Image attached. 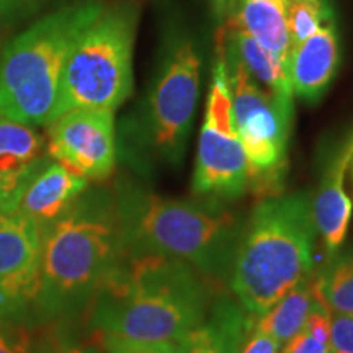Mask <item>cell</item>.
I'll return each mask as SVG.
<instances>
[{"mask_svg": "<svg viewBox=\"0 0 353 353\" xmlns=\"http://www.w3.org/2000/svg\"><path fill=\"white\" fill-rule=\"evenodd\" d=\"M221 44L228 48L242 65L247 69V72L262 85L265 90H268L280 105L285 113L290 117L294 114L293 107V88H291L290 77L286 69L281 65L272 52H268L262 44H259L255 39L242 32L239 28L232 26H224Z\"/></svg>", "mask_w": 353, "mask_h": 353, "instance_id": "ac0fdd59", "label": "cell"}, {"mask_svg": "<svg viewBox=\"0 0 353 353\" xmlns=\"http://www.w3.org/2000/svg\"><path fill=\"white\" fill-rule=\"evenodd\" d=\"M290 44L301 43L321 26L335 21L332 0H283Z\"/></svg>", "mask_w": 353, "mask_h": 353, "instance_id": "44dd1931", "label": "cell"}, {"mask_svg": "<svg viewBox=\"0 0 353 353\" xmlns=\"http://www.w3.org/2000/svg\"><path fill=\"white\" fill-rule=\"evenodd\" d=\"M43 229L20 211L0 213V322L20 324L41 281Z\"/></svg>", "mask_w": 353, "mask_h": 353, "instance_id": "8fae6325", "label": "cell"}, {"mask_svg": "<svg viewBox=\"0 0 353 353\" xmlns=\"http://www.w3.org/2000/svg\"><path fill=\"white\" fill-rule=\"evenodd\" d=\"M319 298L317 276L312 278L309 275L262 316H255V325L272 335L280 345H285L293 335L299 332Z\"/></svg>", "mask_w": 353, "mask_h": 353, "instance_id": "d6986e66", "label": "cell"}, {"mask_svg": "<svg viewBox=\"0 0 353 353\" xmlns=\"http://www.w3.org/2000/svg\"><path fill=\"white\" fill-rule=\"evenodd\" d=\"M317 286L330 312L353 314V250L334 255L317 276Z\"/></svg>", "mask_w": 353, "mask_h": 353, "instance_id": "ffe728a7", "label": "cell"}, {"mask_svg": "<svg viewBox=\"0 0 353 353\" xmlns=\"http://www.w3.org/2000/svg\"><path fill=\"white\" fill-rule=\"evenodd\" d=\"M88 188V180L46 159L21 193L17 211L41 228L61 218Z\"/></svg>", "mask_w": 353, "mask_h": 353, "instance_id": "9a60e30c", "label": "cell"}, {"mask_svg": "<svg viewBox=\"0 0 353 353\" xmlns=\"http://www.w3.org/2000/svg\"><path fill=\"white\" fill-rule=\"evenodd\" d=\"M41 353H103V350L88 343L68 341L64 337H51L43 347Z\"/></svg>", "mask_w": 353, "mask_h": 353, "instance_id": "4316f807", "label": "cell"}, {"mask_svg": "<svg viewBox=\"0 0 353 353\" xmlns=\"http://www.w3.org/2000/svg\"><path fill=\"white\" fill-rule=\"evenodd\" d=\"M232 2L234 0H211V3H213V8H214V13L219 17V19L221 17H226V13Z\"/></svg>", "mask_w": 353, "mask_h": 353, "instance_id": "83f0119b", "label": "cell"}, {"mask_svg": "<svg viewBox=\"0 0 353 353\" xmlns=\"http://www.w3.org/2000/svg\"><path fill=\"white\" fill-rule=\"evenodd\" d=\"M249 179V162L232 123L226 64L219 54L206 101L192 190L201 200L226 203L244 195Z\"/></svg>", "mask_w": 353, "mask_h": 353, "instance_id": "9c48e42d", "label": "cell"}, {"mask_svg": "<svg viewBox=\"0 0 353 353\" xmlns=\"http://www.w3.org/2000/svg\"><path fill=\"white\" fill-rule=\"evenodd\" d=\"M224 19L228 26L242 30L262 44L288 72L291 44L283 0H234Z\"/></svg>", "mask_w": 353, "mask_h": 353, "instance_id": "2e32d148", "label": "cell"}, {"mask_svg": "<svg viewBox=\"0 0 353 353\" xmlns=\"http://www.w3.org/2000/svg\"><path fill=\"white\" fill-rule=\"evenodd\" d=\"M353 162V130L334 141L312 196V218L329 259L341 252L350 226L353 205L345 192V176Z\"/></svg>", "mask_w": 353, "mask_h": 353, "instance_id": "7c38bea8", "label": "cell"}, {"mask_svg": "<svg viewBox=\"0 0 353 353\" xmlns=\"http://www.w3.org/2000/svg\"><path fill=\"white\" fill-rule=\"evenodd\" d=\"M114 205L126 254L175 259L208 280L229 281L244 223L224 203L172 200L130 183Z\"/></svg>", "mask_w": 353, "mask_h": 353, "instance_id": "7a4b0ae2", "label": "cell"}, {"mask_svg": "<svg viewBox=\"0 0 353 353\" xmlns=\"http://www.w3.org/2000/svg\"><path fill=\"white\" fill-rule=\"evenodd\" d=\"M341 65L337 21L321 26L304 41L291 48L288 76L293 94L316 103L327 92Z\"/></svg>", "mask_w": 353, "mask_h": 353, "instance_id": "5bb4252c", "label": "cell"}, {"mask_svg": "<svg viewBox=\"0 0 353 353\" xmlns=\"http://www.w3.org/2000/svg\"><path fill=\"white\" fill-rule=\"evenodd\" d=\"M239 353H281V345L272 335L255 325V316L250 314L244 337L241 341Z\"/></svg>", "mask_w": 353, "mask_h": 353, "instance_id": "cb8c5ba5", "label": "cell"}, {"mask_svg": "<svg viewBox=\"0 0 353 353\" xmlns=\"http://www.w3.org/2000/svg\"><path fill=\"white\" fill-rule=\"evenodd\" d=\"M44 3L46 0H0V21L8 25L30 19Z\"/></svg>", "mask_w": 353, "mask_h": 353, "instance_id": "484cf974", "label": "cell"}, {"mask_svg": "<svg viewBox=\"0 0 353 353\" xmlns=\"http://www.w3.org/2000/svg\"><path fill=\"white\" fill-rule=\"evenodd\" d=\"M41 229V281L34 309L44 319H63L88 306L125 257L120 216L114 198L97 192L82 195Z\"/></svg>", "mask_w": 353, "mask_h": 353, "instance_id": "3957f363", "label": "cell"}, {"mask_svg": "<svg viewBox=\"0 0 353 353\" xmlns=\"http://www.w3.org/2000/svg\"><path fill=\"white\" fill-rule=\"evenodd\" d=\"M94 0L48 13L13 38L0 56V113L28 126L56 120L70 48L101 12Z\"/></svg>", "mask_w": 353, "mask_h": 353, "instance_id": "5b68a950", "label": "cell"}, {"mask_svg": "<svg viewBox=\"0 0 353 353\" xmlns=\"http://www.w3.org/2000/svg\"><path fill=\"white\" fill-rule=\"evenodd\" d=\"M316 224L309 192L263 198L242 228L229 285L249 314L262 316L314 267Z\"/></svg>", "mask_w": 353, "mask_h": 353, "instance_id": "277c9868", "label": "cell"}, {"mask_svg": "<svg viewBox=\"0 0 353 353\" xmlns=\"http://www.w3.org/2000/svg\"><path fill=\"white\" fill-rule=\"evenodd\" d=\"M201 79L200 41L187 26L170 23L149 87L145 136L154 154L170 165L182 162L195 120Z\"/></svg>", "mask_w": 353, "mask_h": 353, "instance_id": "52a82bcc", "label": "cell"}, {"mask_svg": "<svg viewBox=\"0 0 353 353\" xmlns=\"http://www.w3.org/2000/svg\"><path fill=\"white\" fill-rule=\"evenodd\" d=\"M281 353H330V311L322 298L299 332L281 345Z\"/></svg>", "mask_w": 353, "mask_h": 353, "instance_id": "7402d4cb", "label": "cell"}, {"mask_svg": "<svg viewBox=\"0 0 353 353\" xmlns=\"http://www.w3.org/2000/svg\"><path fill=\"white\" fill-rule=\"evenodd\" d=\"M138 8H101L70 48L61 81L56 118L74 108L117 110L132 92V50Z\"/></svg>", "mask_w": 353, "mask_h": 353, "instance_id": "8992f818", "label": "cell"}, {"mask_svg": "<svg viewBox=\"0 0 353 353\" xmlns=\"http://www.w3.org/2000/svg\"><path fill=\"white\" fill-rule=\"evenodd\" d=\"M0 353H33L28 330L20 324L0 322Z\"/></svg>", "mask_w": 353, "mask_h": 353, "instance_id": "d4e9b609", "label": "cell"}, {"mask_svg": "<svg viewBox=\"0 0 353 353\" xmlns=\"http://www.w3.org/2000/svg\"><path fill=\"white\" fill-rule=\"evenodd\" d=\"M208 278L180 260L125 254L92 299L99 335L141 342H182L213 304Z\"/></svg>", "mask_w": 353, "mask_h": 353, "instance_id": "6da1fadb", "label": "cell"}, {"mask_svg": "<svg viewBox=\"0 0 353 353\" xmlns=\"http://www.w3.org/2000/svg\"><path fill=\"white\" fill-rule=\"evenodd\" d=\"M250 314L237 299L221 296L211 304L200 327L180 343L182 353H239Z\"/></svg>", "mask_w": 353, "mask_h": 353, "instance_id": "e0dca14e", "label": "cell"}, {"mask_svg": "<svg viewBox=\"0 0 353 353\" xmlns=\"http://www.w3.org/2000/svg\"><path fill=\"white\" fill-rule=\"evenodd\" d=\"M46 152L74 174L103 180L117 164L114 110L82 107L48 125Z\"/></svg>", "mask_w": 353, "mask_h": 353, "instance_id": "30bf717a", "label": "cell"}, {"mask_svg": "<svg viewBox=\"0 0 353 353\" xmlns=\"http://www.w3.org/2000/svg\"><path fill=\"white\" fill-rule=\"evenodd\" d=\"M100 343L103 353H182L180 343L175 342H141L100 335Z\"/></svg>", "mask_w": 353, "mask_h": 353, "instance_id": "603a6c76", "label": "cell"}, {"mask_svg": "<svg viewBox=\"0 0 353 353\" xmlns=\"http://www.w3.org/2000/svg\"><path fill=\"white\" fill-rule=\"evenodd\" d=\"M231 88L232 123L249 162V188L275 196L283 190L293 117L247 72L228 48L219 44Z\"/></svg>", "mask_w": 353, "mask_h": 353, "instance_id": "ba28073f", "label": "cell"}, {"mask_svg": "<svg viewBox=\"0 0 353 353\" xmlns=\"http://www.w3.org/2000/svg\"><path fill=\"white\" fill-rule=\"evenodd\" d=\"M46 138L0 113V213L17 211L30 180L46 162Z\"/></svg>", "mask_w": 353, "mask_h": 353, "instance_id": "4fadbf2b", "label": "cell"}]
</instances>
